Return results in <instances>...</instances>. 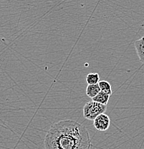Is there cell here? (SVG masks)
Returning a JSON list of instances; mask_svg holds the SVG:
<instances>
[{
	"instance_id": "6da1fadb",
	"label": "cell",
	"mask_w": 144,
	"mask_h": 149,
	"mask_svg": "<svg viewBox=\"0 0 144 149\" xmlns=\"http://www.w3.org/2000/svg\"><path fill=\"white\" fill-rule=\"evenodd\" d=\"M45 149H91L92 143L86 126L72 120L54 123L46 134Z\"/></svg>"
},
{
	"instance_id": "7a4b0ae2",
	"label": "cell",
	"mask_w": 144,
	"mask_h": 149,
	"mask_svg": "<svg viewBox=\"0 0 144 149\" xmlns=\"http://www.w3.org/2000/svg\"><path fill=\"white\" fill-rule=\"evenodd\" d=\"M107 110V105H102L95 101L87 102L83 107V116L89 120H94L96 117L105 113Z\"/></svg>"
},
{
	"instance_id": "3957f363",
	"label": "cell",
	"mask_w": 144,
	"mask_h": 149,
	"mask_svg": "<svg viewBox=\"0 0 144 149\" xmlns=\"http://www.w3.org/2000/svg\"><path fill=\"white\" fill-rule=\"evenodd\" d=\"M111 125V119L108 115L103 113L99 115L93 120V126L99 131H106Z\"/></svg>"
},
{
	"instance_id": "277c9868",
	"label": "cell",
	"mask_w": 144,
	"mask_h": 149,
	"mask_svg": "<svg viewBox=\"0 0 144 149\" xmlns=\"http://www.w3.org/2000/svg\"><path fill=\"white\" fill-rule=\"evenodd\" d=\"M134 45L139 60L142 64L144 65V36L136 40L134 43Z\"/></svg>"
},
{
	"instance_id": "5b68a950",
	"label": "cell",
	"mask_w": 144,
	"mask_h": 149,
	"mask_svg": "<svg viewBox=\"0 0 144 149\" xmlns=\"http://www.w3.org/2000/svg\"><path fill=\"white\" fill-rule=\"evenodd\" d=\"M100 92V88L98 83L95 85H88L86 88V95L90 98L95 97Z\"/></svg>"
},
{
	"instance_id": "8992f818",
	"label": "cell",
	"mask_w": 144,
	"mask_h": 149,
	"mask_svg": "<svg viewBox=\"0 0 144 149\" xmlns=\"http://www.w3.org/2000/svg\"><path fill=\"white\" fill-rule=\"evenodd\" d=\"M109 98H110L109 95L100 91V92L95 97L93 98V101L97 102H98V103L102 104V105H107L108 101H109Z\"/></svg>"
},
{
	"instance_id": "52a82bcc",
	"label": "cell",
	"mask_w": 144,
	"mask_h": 149,
	"mask_svg": "<svg viewBox=\"0 0 144 149\" xmlns=\"http://www.w3.org/2000/svg\"><path fill=\"white\" fill-rule=\"evenodd\" d=\"M98 85L100 88V91L109 95L110 96L112 95V88H111V84L108 83V81H106V80H101V81L98 83Z\"/></svg>"
},
{
	"instance_id": "ba28073f",
	"label": "cell",
	"mask_w": 144,
	"mask_h": 149,
	"mask_svg": "<svg viewBox=\"0 0 144 149\" xmlns=\"http://www.w3.org/2000/svg\"><path fill=\"white\" fill-rule=\"evenodd\" d=\"M86 82L88 83V85H95V84H97L100 82V76H99V74L95 73V72L89 73L87 75Z\"/></svg>"
}]
</instances>
